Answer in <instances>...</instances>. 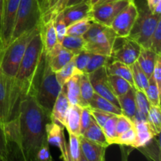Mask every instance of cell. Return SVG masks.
I'll return each instance as SVG.
<instances>
[{"label":"cell","instance_id":"cell-4","mask_svg":"<svg viewBox=\"0 0 161 161\" xmlns=\"http://www.w3.org/2000/svg\"><path fill=\"white\" fill-rule=\"evenodd\" d=\"M39 31V25L20 35L0 53V68L3 73L11 80H14L28 44Z\"/></svg>","mask_w":161,"mask_h":161},{"label":"cell","instance_id":"cell-57","mask_svg":"<svg viewBox=\"0 0 161 161\" xmlns=\"http://www.w3.org/2000/svg\"><path fill=\"white\" fill-rule=\"evenodd\" d=\"M32 161H45V160H39V159H37V158H34V160H33ZM49 161H53V160H50Z\"/></svg>","mask_w":161,"mask_h":161},{"label":"cell","instance_id":"cell-7","mask_svg":"<svg viewBox=\"0 0 161 161\" xmlns=\"http://www.w3.org/2000/svg\"><path fill=\"white\" fill-rule=\"evenodd\" d=\"M160 20L161 15L153 14L146 4L138 9V17L128 37L138 42L142 47L149 49L151 37Z\"/></svg>","mask_w":161,"mask_h":161},{"label":"cell","instance_id":"cell-50","mask_svg":"<svg viewBox=\"0 0 161 161\" xmlns=\"http://www.w3.org/2000/svg\"><path fill=\"white\" fill-rule=\"evenodd\" d=\"M58 2V0H42V19L47 17Z\"/></svg>","mask_w":161,"mask_h":161},{"label":"cell","instance_id":"cell-51","mask_svg":"<svg viewBox=\"0 0 161 161\" xmlns=\"http://www.w3.org/2000/svg\"><path fill=\"white\" fill-rule=\"evenodd\" d=\"M146 5L153 14L160 15L161 0H146Z\"/></svg>","mask_w":161,"mask_h":161},{"label":"cell","instance_id":"cell-53","mask_svg":"<svg viewBox=\"0 0 161 161\" xmlns=\"http://www.w3.org/2000/svg\"><path fill=\"white\" fill-rule=\"evenodd\" d=\"M86 1L90 2V0H69V3H68L67 4V6H72V5H75V4H78V3H83V2H86Z\"/></svg>","mask_w":161,"mask_h":161},{"label":"cell","instance_id":"cell-27","mask_svg":"<svg viewBox=\"0 0 161 161\" xmlns=\"http://www.w3.org/2000/svg\"><path fill=\"white\" fill-rule=\"evenodd\" d=\"M6 135L5 124L0 120V161H12V147Z\"/></svg>","mask_w":161,"mask_h":161},{"label":"cell","instance_id":"cell-17","mask_svg":"<svg viewBox=\"0 0 161 161\" xmlns=\"http://www.w3.org/2000/svg\"><path fill=\"white\" fill-rule=\"evenodd\" d=\"M82 153L87 161H102L105 157L106 148L89 141L84 137H79Z\"/></svg>","mask_w":161,"mask_h":161},{"label":"cell","instance_id":"cell-18","mask_svg":"<svg viewBox=\"0 0 161 161\" xmlns=\"http://www.w3.org/2000/svg\"><path fill=\"white\" fill-rule=\"evenodd\" d=\"M39 34H40L42 45H43V50L45 53L50 51L57 43H58L54 24H53V19L40 22Z\"/></svg>","mask_w":161,"mask_h":161},{"label":"cell","instance_id":"cell-21","mask_svg":"<svg viewBox=\"0 0 161 161\" xmlns=\"http://www.w3.org/2000/svg\"><path fill=\"white\" fill-rule=\"evenodd\" d=\"M82 107L76 105H70L65 118L64 127L69 134L80 136V119Z\"/></svg>","mask_w":161,"mask_h":161},{"label":"cell","instance_id":"cell-49","mask_svg":"<svg viewBox=\"0 0 161 161\" xmlns=\"http://www.w3.org/2000/svg\"><path fill=\"white\" fill-rule=\"evenodd\" d=\"M152 77L155 80L159 89L161 91V56L159 57L157 59L153 72Z\"/></svg>","mask_w":161,"mask_h":161},{"label":"cell","instance_id":"cell-5","mask_svg":"<svg viewBox=\"0 0 161 161\" xmlns=\"http://www.w3.org/2000/svg\"><path fill=\"white\" fill-rule=\"evenodd\" d=\"M83 38L86 51L111 57L117 36L110 27L93 21Z\"/></svg>","mask_w":161,"mask_h":161},{"label":"cell","instance_id":"cell-43","mask_svg":"<svg viewBox=\"0 0 161 161\" xmlns=\"http://www.w3.org/2000/svg\"><path fill=\"white\" fill-rule=\"evenodd\" d=\"M53 24H54V28L55 31H56L57 38H58V42L59 43H61L64 36H66V29H67V26H66L65 23H64V18H63V16L61 13H59L54 17V19H53Z\"/></svg>","mask_w":161,"mask_h":161},{"label":"cell","instance_id":"cell-2","mask_svg":"<svg viewBox=\"0 0 161 161\" xmlns=\"http://www.w3.org/2000/svg\"><path fill=\"white\" fill-rule=\"evenodd\" d=\"M43 56V45L39 31L28 44L14 80L13 102L15 116L19 102L31 94L34 81Z\"/></svg>","mask_w":161,"mask_h":161},{"label":"cell","instance_id":"cell-10","mask_svg":"<svg viewBox=\"0 0 161 161\" xmlns=\"http://www.w3.org/2000/svg\"><path fill=\"white\" fill-rule=\"evenodd\" d=\"M13 89L14 80L8 78L0 68V120L4 124L15 117Z\"/></svg>","mask_w":161,"mask_h":161},{"label":"cell","instance_id":"cell-45","mask_svg":"<svg viewBox=\"0 0 161 161\" xmlns=\"http://www.w3.org/2000/svg\"><path fill=\"white\" fill-rule=\"evenodd\" d=\"M134 127H135V124H134V122L130 118H128L127 116H124L123 114L118 115L116 124L117 135H119L120 134L124 133V131Z\"/></svg>","mask_w":161,"mask_h":161},{"label":"cell","instance_id":"cell-8","mask_svg":"<svg viewBox=\"0 0 161 161\" xmlns=\"http://www.w3.org/2000/svg\"><path fill=\"white\" fill-rule=\"evenodd\" d=\"M138 17V7L131 1L112 22L110 28L118 38L128 37Z\"/></svg>","mask_w":161,"mask_h":161},{"label":"cell","instance_id":"cell-39","mask_svg":"<svg viewBox=\"0 0 161 161\" xmlns=\"http://www.w3.org/2000/svg\"><path fill=\"white\" fill-rule=\"evenodd\" d=\"M135 100H136L137 111L136 113L142 116L147 119L148 112L150 108V103L146 97L144 91L135 89Z\"/></svg>","mask_w":161,"mask_h":161},{"label":"cell","instance_id":"cell-24","mask_svg":"<svg viewBox=\"0 0 161 161\" xmlns=\"http://www.w3.org/2000/svg\"><path fill=\"white\" fill-rule=\"evenodd\" d=\"M64 86L70 105H76L80 107H83L81 95H80V75L72 76Z\"/></svg>","mask_w":161,"mask_h":161},{"label":"cell","instance_id":"cell-35","mask_svg":"<svg viewBox=\"0 0 161 161\" xmlns=\"http://www.w3.org/2000/svg\"><path fill=\"white\" fill-rule=\"evenodd\" d=\"M138 149H139L149 160L153 161H160V140L156 139V137H154L147 145Z\"/></svg>","mask_w":161,"mask_h":161},{"label":"cell","instance_id":"cell-46","mask_svg":"<svg viewBox=\"0 0 161 161\" xmlns=\"http://www.w3.org/2000/svg\"><path fill=\"white\" fill-rule=\"evenodd\" d=\"M92 119L93 117L91 114L89 107H82L81 119H80V135H83L89 127Z\"/></svg>","mask_w":161,"mask_h":161},{"label":"cell","instance_id":"cell-29","mask_svg":"<svg viewBox=\"0 0 161 161\" xmlns=\"http://www.w3.org/2000/svg\"><path fill=\"white\" fill-rule=\"evenodd\" d=\"M64 48L75 54L85 50V41L83 36H75L66 35L61 42Z\"/></svg>","mask_w":161,"mask_h":161},{"label":"cell","instance_id":"cell-6","mask_svg":"<svg viewBox=\"0 0 161 161\" xmlns=\"http://www.w3.org/2000/svg\"><path fill=\"white\" fill-rule=\"evenodd\" d=\"M41 20L42 0H20L9 43L20 35L37 28Z\"/></svg>","mask_w":161,"mask_h":161},{"label":"cell","instance_id":"cell-25","mask_svg":"<svg viewBox=\"0 0 161 161\" xmlns=\"http://www.w3.org/2000/svg\"><path fill=\"white\" fill-rule=\"evenodd\" d=\"M88 106L93 109L100 110V111L105 112V113H111L113 115H118L122 114L120 108L116 106L111 102H109L107 99L104 98L102 96L98 95L96 93H94V96L92 97L91 100L90 101Z\"/></svg>","mask_w":161,"mask_h":161},{"label":"cell","instance_id":"cell-9","mask_svg":"<svg viewBox=\"0 0 161 161\" xmlns=\"http://www.w3.org/2000/svg\"><path fill=\"white\" fill-rule=\"evenodd\" d=\"M130 0L109 2L92 6L91 18L93 21L109 27L116 16L129 4Z\"/></svg>","mask_w":161,"mask_h":161},{"label":"cell","instance_id":"cell-13","mask_svg":"<svg viewBox=\"0 0 161 161\" xmlns=\"http://www.w3.org/2000/svg\"><path fill=\"white\" fill-rule=\"evenodd\" d=\"M64 126L50 121L46 125V135L49 145L59 149L61 152L60 158L63 161H69V145L64 137Z\"/></svg>","mask_w":161,"mask_h":161},{"label":"cell","instance_id":"cell-38","mask_svg":"<svg viewBox=\"0 0 161 161\" xmlns=\"http://www.w3.org/2000/svg\"><path fill=\"white\" fill-rule=\"evenodd\" d=\"M116 120H117V116L113 115L105 122V124L102 127V130L105 134V136L109 146L116 144V140L118 136L116 128Z\"/></svg>","mask_w":161,"mask_h":161},{"label":"cell","instance_id":"cell-33","mask_svg":"<svg viewBox=\"0 0 161 161\" xmlns=\"http://www.w3.org/2000/svg\"><path fill=\"white\" fill-rule=\"evenodd\" d=\"M113 60V59L112 58V57L91 53V58H90L87 66L85 69L84 73L89 74L94 72L97 69H100V68L106 67Z\"/></svg>","mask_w":161,"mask_h":161},{"label":"cell","instance_id":"cell-26","mask_svg":"<svg viewBox=\"0 0 161 161\" xmlns=\"http://www.w3.org/2000/svg\"><path fill=\"white\" fill-rule=\"evenodd\" d=\"M82 136L84 137L89 141L96 143L99 146H103V147L107 148L109 146L105 136V134L102 130V128L96 123L94 118L92 119L91 125L86 129V131L82 135Z\"/></svg>","mask_w":161,"mask_h":161},{"label":"cell","instance_id":"cell-37","mask_svg":"<svg viewBox=\"0 0 161 161\" xmlns=\"http://www.w3.org/2000/svg\"><path fill=\"white\" fill-rule=\"evenodd\" d=\"M144 92L151 105L160 106L161 91L152 76L149 79V86Z\"/></svg>","mask_w":161,"mask_h":161},{"label":"cell","instance_id":"cell-16","mask_svg":"<svg viewBox=\"0 0 161 161\" xmlns=\"http://www.w3.org/2000/svg\"><path fill=\"white\" fill-rule=\"evenodd\" d=\"M69 107H70V104L66 95L65 88H64V86H63L50 113V121H53L64 127L66 115L69 111Z\"/></svg>","mask_w":161,"mask_h":161},{"label":"cell","instance_id":"cell-52","mask_svg":"<svg viewBox=\"0 0 161 161\" xmlns=\"http://www.w3.org/2000/svg\"><path fill=\"white\" fill-rule=\"evenodd\" d=\"M120 152H121V161H129L128 157L130 154V149H127V146H120Z\"/></svg>","mask_w":161,"mask_h":161},{"label":"cell","instance_id":"cell-11","mask_svg":"<svg viewBox=\"0 0 161 161\" xmlns=\"http://www.w3.org/2000/svg\"><path fill=\"white\" fill-rule=\"evenodd\" d=\"M120 42H115L112 58L124 63L127 65H131L137 61L141 52L142 47L138 42L130 37L119 38Z\"/></svg>","mask_w":161,"mask_h":161},{"label":"cell","instance_id":"cell-14","mask_svg":"<svg viewBox=\"0 0 161 161\" xmlns=\"http://www.w3.org/2000/svg\"><path fill=\"white\" fill-rule=\"evenodd\" d=\"M50 68L54 72L61 70L75 57V53L64 48L61 43H57L51 50L45 53Z\"/></svg>","mask_w":161,"mask_h":161},{"label":"cell","instance_id":"cell-55","mask_svg":"<svg viewBox=\"0 0 161 161\" xmlns=\"http://www.w3.org/2000/svg\"><path fill=\"white\" fill-rule=\"evenodd\" d=\"M100 0H90V4L91 5V6H94L97 4Z\"/></svg>","mask_w":161,"mask_h":161},{"label":"cell","instance_id":"cell-40","mask_svg":"<svg viewBox=\"0 0 161 161\" xmlns=\"http://www.w3.org/2000/svg\"><path fill=\"white\" fill-rule=\"evenodd\" d=\"M79 137L75 135L69 134V161H79L81 149H80Z\"/></svg>","mask_w":161,"mask_h":161},{"label":"cell","instance_id":"cell-42","mask_svg":"<svg viewBox=\"0 0 161 161\" xmlns=\"http://www.w3.org/2000/svg\"><path fill=\"white\" fill-rule=\"evenodd\" d=\"M91 56V53L83 50V51L75 54L73 58V61L75 63V68L80 73H84L85 72V69L87 66Z\"/></svg>","mask_w":161,"mask_h":161},{"label":"cell","instance_id":"cell-32","mask_svg":"<svg viewBox=\"0 0 161 161\" xmlns=\"http://www.w3.org/2000/svg\"><path fill=\"white\" fill-rule=\"evenodd\" d=\"M108 80L113 92L116 97L125 94L133 86L124 79L114 75H108Z\"/></svg>","mask_w":161,"mask_h":161},{"label":"cell","instance_id":"cell-54","mask_svg":"<svg viewBox=\"0 0 161 161\" xmlns=\"http://www.w3.org/2000/svg\"><path fill=\"white\" fill-rule=\"evenodd\" d=\"M114 1H119V0H100V1H99L96 5L102 4V3H109V2H114ZM130 1H135V0H130Z\"/></svg>","mask_w":161,"mask_h":161},{"label":"cell","instance_id":"cell-3","mask_svg":"<svg viewBox=\"0 0 161 161\" xmlns=\"http://www.w3.org/2000/svg\"><path fill=\"white\" fill-rule=\"evenodd\" d=\"M62 86L58 83L55 72L50 68L45 52L36 80L31 94L36 102L48 115H50L54 102Z\"/></svg>","mask_w":161,"mask_h":161},{"label":"cell","instance_id":"cell-58","mask_svg":"<svg viewBox=\"0 0 161 161\" xmlns=\"http://www.w3.org/2000/svg\"><path fill=\"white\" fill-rule=\"evenodd\" d=\"M102 161H105V157H104V158H103V160H102Z\"/></svg>","mask_w":161,"mask_h":161},{"label":"cell","instance_id":"cell-48","mask_svg":"<svg viewBox=\"0 0 161 161\" xmlns=\"http://www.w3.org/2000/svg\"><path fill=\"white\" fill-rule=\"evenodd\" d=\"M69 1V0H58V2L57 3V4L55 5L54 7H53V9H51V11L47 14V17H45L43 19H42L41 21H47V20H48L54 19V17L67 6Z\"/></svg>","mask_w":161,"mask_h":161},{"label":"cell","instance_id":"cell-41","mask_svg":"<svg viewBox=\"0 0 161 161\" xmlns=\"http://www.w3.org/2000/svg\"><path fill=\"white\" fill-rule=\"evenodd\" d=\"M135 138H136V133H135V127H134L118 135L116 140V144L131 148L132 145L135 142Z\"/></svg>","mask_w":161,"mask_h":161},{"label":"cell","instance_id":"cell-1","mask_svg":"<svg viewBox=\"0 0 161 161\" xmlns=\"http://www.w3.org/2000/svg\"><path fill=\"white\" fill-rule=\"evenodd\" d=\"M50 121L32 94L19 102L17 114L5 123L6 135L11 145H15L23 161H32L45 139L46 125Z\"/></svg>","mask_w":161,"mask_h":161},{"label":"cell","instance_id":"cell-23","mask_svg":"<svg viewBox=\"0 0 161 161\" xmlns=\"http://www.w3.org/2000/svg\"><path fill=\"white\" fill-rule=\"evenodd\" d=\"M106 71L108 75H114L121 77L127 80L133 87H135L130 65H127L116 60H113L106 66Z\"/></svg>","mask_w":161,"mask_h":161},{"label":"cell","instance_id":"cell-36","mask_svg":"<svg viewBox=\"0 0 161 161\" xmlns=\"http://www.w3.org/2000/svg\"><path fill=\"white\" fill-rule=\"evenodd\" d=\"M93 20L91 17L83 19L79 21L72 24L67 27L66 35L75 36H83L89 29L90 26L92 24Z\"/></svg>","mask_w":161,"mask_h":161},{"label":"cell","instance_id":"cell-12","mask_svg":"<svg viewBox=\"0 0 161 161\" xmlns=\"http://www.w3.org/2000/svg\"><path fill=\"white\" fill-rule=\"evenodd\" d=\"M89 80L94 88V93L107 99L112 103L119 107L117 97L113 92L108 80L106 67H102L94 72L88 74Z\"/></svg>","mask_w":161,"mask_h":161},{"label":"cell","instance_id":"cell-56","mask_svg":"<svg viewBox=\"0 0 161 161\" xmlns=\"http://www.w3.org/2000/svg\"><path fill=\"white\" fill-rule=\"evenodd\" d=\"M79 161H87L86 160V159L85 158L84 156H83V154L82 153V152L81 153H80V159H79Z\"/></svg>","mask_w":161,"mask_h":161},{"label":"cell","instance_id":"cell-34","mask_svg":"<svg viewBox=\"0 0 161 161\" xmlns=\"http://www.w3.org/2000/svg\"><path fill=\"white\" fill-rule=\"evenodd\" d=\"M81 74L82 73H80L75 68L73 59L70 62L68 63L65 66H64L61 70L55 72L57 80L61 86H64L72 76L75 75H81Z\"/></svg>","mask_w":161,"mask_h":161},{"label":"cell","instance_id":"cell-31","mask_svg":"<svg viewBox=\"0 0 161 161\" xmlns=\"http://www.w3.org/2000/svg\"><path fill=\"white\" fill-rule=\"evenodd\" d=\"M147 123L156 137L159 136L161 130L160 106L150 105L147 115Z\"/></svg>","mask_w":161,"mask_h":161},{"label":"cell","instance_id":"cell-28","mask_svg":"<svg viewBox=\"0 0 161 161\" xmlns=\"http://www.w3.org/2000/svg\"><path fill=\"white\" fill-rule=\"evenodd\" d=\"M80 87L83 107L88 106L90 101L94 94V88L90 81L88 74L82 73L81 75H80Z\"/></svg>","mask_w":161,"mask_h":161},{"label":"cell","instance_id":"cell-47","mask_svg":"<svg viewBox=\"0 0 161 161\" xmlns=\"http://www.w3.org/2000/svg\"><path fill=\"white\" fill-rule=\"evenodd\" d=\"M90 111H91V116H92V117L94 118V119L96 121V123H97L102 128L104 126V124H105V122H106L112 116H113L111 113H105V112L100 111V110L93 109V108H90Z\"/></svg>","mask_w":161,"mask_h":161},{"label":"cell","instance_id":"cell-22","mask_svg":"<svg viewBox=\"0 0 161 161\" xmlns=\"http://www.w3.org/2000/svg\"><path fill=\"white\" fill-rule=\"evenodd\" d=\"M160 56V55H157L151 49L142 47L137 62L149 79L152 76L155 64Z\"/></svg>","mask_w":161,"mask_h":161},{"label":"cell","instance_id":"cell-19","mask_svg":"<svg viewBox=\"0 0 161 161\" xmlns=\"http://www.w3.org/2000/svg\"><path fill=\"white\" fill-rule=\"evenodd\" d=\"M133 122L135 124L136 138L131 148L139 149L147 145L156 136L151 130L147 120H135Z\"/></svg>","mask_w":161,"mask_h":161},{"label":"cell","instance_id":"cell-20","mask_svg":"<svg viewBox=\"0 0 161 161\" xmlns=\"http://www.w3.org/2000/svg\"><path fill=\"white\" fill-rule=\"evenodd\" d=\"M117 99L122 114L130 118L133 121L137 111L135 88L131 87L130 91H127L125 94L117 97Z\"/></svg>","mask_w":161,"mask_h":161},{"label":"cell","instance_id":"cell-15","mask_svg":"<svg viewBox=\"0 0 161 161\" xmlns=\"http://www.w3.org/2000/svg\"><path fill=\"white\" fill-rule=\"evenodd\" d=\"M91 10L92 6L90 4V2L86 1L72 6H66L61 13L62 14L64 23L68 27L79 20L91 17Z\"/></svg>","mask_w":161,"mask_h":161},{"label":"cell","instance_id":"cell-30","mask_svg":"<svg viewBox=\"0 0 161 161\" xmlns=\"http://www.w3.org/2000/svg\"><path fill=\"white\" fill-rule=\"evenodd\" d=\"M133 75V80L135 88L141 91H145L149 86V78L146 75L138 63L135 61L134 64L130 65Z\"/></svg>","mask_w":161,"mask_h":161},{"label":"cell","instance_id":"cell-44","mask_svg":"<svg viewBox=\"0 0 161 161\" xmlns=\"http://www.w3.org/2000/svg\"><path fill=\"white\" fill-rule=\"evenodd\" d=\"M149 49L161 56V20L158 23L150 39Z\"/></svg>","mask_w":161,"mask_h":161}]
</instances>
